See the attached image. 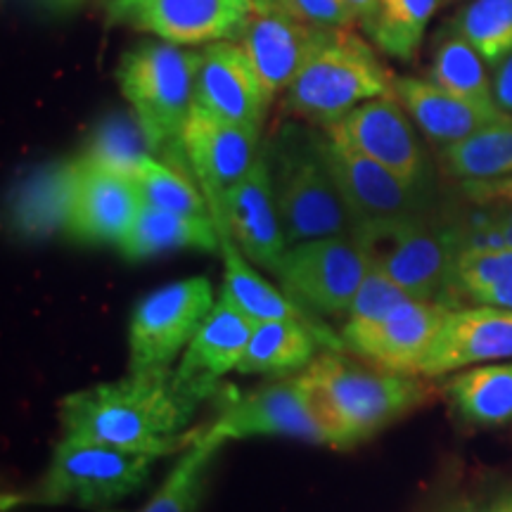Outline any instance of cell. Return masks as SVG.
Returning a JSON list of instances; mask_svg holds the SVG:
<instances>
[{"instance_id": "52a82bcc", "label": "cell", "mask_w": 512, "mask_h": 512, "mask_svg": "<svg viewBox=\"0 0 512 512\" xmlns=\"http://www.w3.org/2000/svg\"><path fill=\"white\" fill-rule=\"evenodd\" d=\"M157 456L124 451L95 441L64 439L55 446L46 475L24 501L36 505H76L112 510L143 489Z\"/></svg>"}, {"instance_id": "f35d334b", "label": "cell", "mask_w": 512, "mask_h": 512, "mask_svg": "<svg viewBox=\"0 0 512 512\" xmlns=\"http://www.w3.org/2000/svg\"><path fill=\"white\" fill-rule=\"evenodd\" d=\"M494 98L496 105L512 117V53L496 67Z\"/></svg>"}, {"instance_id": "5b68a950", "label": "cell", "mask_w": 512, "mask_h": 512, "mask_svg": "<svg viewBox=\"0 0 512 512\" xmlns=\"http://www.w3.org/2000/svg\"><path fill=\"white\" fill-rule=\"evenodd\" d=\"M287 242L347 235L354 228L325 157V136L285 126L266 152Z\"/></svg>"}, {"instance_id": "4fadbf2b", "label": "cell", "mask_w": 512, "mask_h": 512, "mask_svg": "<svg viewBox=\"0 0 512 512\" xmlns=\"http://www.w3.org/2000/svg\"><path fill=\"white\" fill-rule=\"evenodd\" d=\"M448 311L444 302L408 299L380 320H347L344 349L377 366L415 375Z\"/></svg>"}, {"instance_id": "3957f363", "label": "cell", "mask_w": 512, "mask_h": 512, "mask_svg": "<svg viewBox=\"0 0 512 512\" xmlns=\"http://www.w3.org/2000/svg\"><path fill=\"white\" fill-rule=\"evenodd\" d=\"M200 62L202 50L197 53L157 38L128 50L117 67L121 95L150 136L155 157L185 171L181 133L195 105Z\"/></svg>"}, {"instance_id": "2e32d148", "label": "cell", "mask_w": 512, "mask_h": 512, "mask_svg": "<svg viewBox=\"0 0 512 512\" xmlns=\"http://www.w3.org/2000/svg\"><path fill=\"white\" fill-rule=\"evenodd\" d=\"M512 361V309L475 304L451 309L415 375L444 377L479 363Z\"/></svg>"}, {"instance_id": "ba28073f", "label": "cell", "mask_w": 512, "mask_h": 512, "mask_svg": "<svg viewBox=\"0 0 512 512\" xmlns=\"http://www.w3.org/2000/svg\"><path fill=\"white\" fill-rule=\"evenodd\" d=\"M209 278L195 275L140 299L128 320V373L171 370L214 309Z\"/></svg>"}, {"instance_id": "e575fe53", "label": "cell", "mask_w": 512, "mask_h": 512, "mask_svg": "<svg viewBox=\"0 0 512 512\" xmlns=\"http://www.w3.org/2000/svg\"><path fill=\"white\" fill-rule=\"evenodd\" d=\"M219 446L209 444L202 437L192 444L171 475L164 479L162 489L140 512H195L200 501L204 470Z\"/></svg>"}, {"instance_id": "7402d4cb", "label": "cell", "mask_w": 512, "mask_h": 512, "mask_svg": "<svg viewBox=\"0 0 512 512\" xmlns=\"http://www.w3.org/2000/svg\"><path fill=\"white\" fill-rule=\"evenodd\" d=\"M76 185V157L29 171L12 190L8 226L15 238L38 242L64 233Z\"/></svg>"}, {"instance_id": "4316f807", "label": "cell", "mask_w": 512, "mask_h": 512, "mask_svg": "<svg viewBox=\"0 0 512 512\" xmlns=\"http://www.w3.org/2000/svg\"><path fill=\"white\" fill-rule=\"evenodd\" d=\"M446 389L456 413L470 425L503 427L512 420V361L458 370Z\"/></svg>"}, {"instance_id": "d590c367", "label": "cell", "mask_w": 512, "mask_h": 512, "mask_svg": "<svg viewBox=\"0 0 512 512\" xmlns=\"http://www.w3.org/2000/svg\"><path fill=\"white\" fill-rule=\"evenodd\" d=\"M408 299L413 297L403 287L396 285L389 275L377 271L375 266H370L347 311L349 320H380Z\"/></svg>"}, {"instance_id": "9c48e42d", "label": "cell", "mask_w": 512, "mask_h": 512, "mask_svg": "<svg viewBox=\"0 0 512 512\" xmlns=\"http://www.w3.org/2000/svg\"><path fill=\"white\" fill-rule=\"evenodd\" d=\"M256 10L254 0H105V15L114 27L183 48L240 41Z\"/></svg>"}, {"instance_id": "484cf974", "label": "cell", "mask_w": 512, "mask_h": 512, "mask_svg": "<svg viewBox=\"0 0 512 512\" xmlns=\"http://www.w3.org/2000/svg\"><path fill=\"white\" fill-rule=\"evenodd\" d=\"M221 238V259H223V287L221 299L235 306L242 316L252 323H264V320H302V323L316 325L306 316L302 306L287 297L283 290L268 283V280L249 264L247 256L240 252L230 235Z\"/></svg>"}, {"instance_id": "4dcf8cb0", "label": "cell", "mask_w": 512, "mask_h": 512, "mask_svg": "<svg viewBox=\"0 0 512 512\" xmlns=\"http://www.w3.org/2000/svg\"><path fill=\"white\" fill-rule=\"evenodd\" d=\"M446 0H377L366 34L377 50L399 62H411L422 46L425 29Z\"/></svg>"}, {"instance_id": "836d02e7", "label": "cell", "mask_w": 512, "mask_h": 512, "mask_svg": "<svg viewBox=\"0 0 512 512\" xmlns=\"http://www.w3.org/2000/svg\"><path fill=\"white\" fill-rule=\"evenodd\" d=\"M456 31L484 57L498 67L512 53V0H470L451 19Z\"/></svg>"}, {"instance_id": "6da1fadb", "label": "cell", "mask_w": 512, "mask_h": 512, "mask_svg": "<svg viewBox=\"0 0 512 512\" xmlns=\"http://www.w3.org/2000/svg\"><path fill=\"white\" fill-rule=\"evenodd\" d=\"M195 408L197 401L176 387L174 368L145 370L67 394L60 401V425L64 439L162 458L190 448L204 434L185 432Z\"/></svg>"}, {"instance_id": "e0dca14e", "label": "cell", "mask_w": 512, "mask_h": 512, "mask_svg": "<svg viewBox=\"0 0 512 512\" xmlns=\"http://www.w3.org/2000/svg\"><path fill=\"white\" fill-rule=\"evenodd\" d=\"M143 207L131 176L76 155V185L64 238L79 245H119Z\"/></svg>"}, {"instance_id": "5bb4252c", "label": "cell", "mask_w": 512, "mask_h": 512, "mask_svg": "<svg viewBox=\"0 0 512 512\" xmlns=\"http://www.w3.org/2000/svg\"><path fill=\"white\" fill-rule=\"evenodd\" d=\"M216 228H219V235L233 238L249 264L261 271L278 273L290 242L280 221L266 152H261L252 171L228 190Z\"/></svg>"}, {"instance_id": "b9f144b4", "label": "cell", "mask_w": 512, "mask_h": 512, "mask_svg": "<svg viewBox=\"0 0 512 512\" xmlns=\"http://www.w3.org/2000/svg\"><path fill=\"white\" fill-rule=\"evenodd\" d=\"M477 512H512V489H503L501 494H496Z\"/></svg>"}, {"instance_id": "7bdbcfd3", "label": "cell", "mask_w": 512, "mask_h": 512, "mask_svg": "<svg viewBox=\"0 0 512 512\" xmlns=\"http://www.w3.org/2000/svg\"><path fill=\"white\" fill-rule=\"evenodd\" d=\"M437 512H477V508H475V503L470 501V498L456 496V498H451V501H446L444 505H441Z\"/></svg>"}, {"instance_id": "44dd1931", "label": "cell", "mask_w": 512, "mask_h": 512, "mask_svg": "<svg viewBox=\"0 0 512 512\" xmlns=\"http://www.w3.org/2000/svg\"><path fill=\"white\" fill-rule=\"evenodd\" d=\"M323 34V27L306 24L280 8L254 12L240 36V46L252 60L271 100L290 88Z\"/></svg>"}, {"instance_id": "ee69618b", "label": "cell", "mask_w": 512, "mask_h": 512, "mask_svg": "<svg viewBox=\"0 0 512 512\" xmlns=\"http://www.w3.org/2000/svg\"><path fill=\"white\" fill-rule=\"evenodd\" d=\"M256 5H259V10H273L278 8V0H254Z\"/></svg>"}, {"instance_id": "ac0fdd59", "label": "cell", "mask_w": 512, "mask_h": 512, "mask_svg": "<svg viewBox=\"0 0 512 512\" xmlns=\"http://www.w3.org/2000/svg\"><path fill=\"white\" fill-rule=\"evenodd\" d=\"M325 157L354 223L413 216L422 209V188L403 181L387 166L370 159L325 131Z\"/></svg>"}, {"instance_id": "83f0119b", "label": "cell", "mask_w": 512, "mask_h": 512, "mask_svg": "<svg viewBox=\"0 0 512 512\" xmlns=\"http://www.w3.org/2000/svg\"><path fill=\"white\" fill-rule=\"evenodd\" d=\"M441 166L458 181L512 176V117L479 128L458 143L441 147Z\"/></svg>"}, {"instance_id": "f1b7e54d", "label": "cell", "mask_w": 512, "mask_h": 512, "mask_svg": "<svg viewBox=\"0 0 512 512\" xmlns=\"http://www.w3.org/2000/svg\"><path fill=\"white\" fill-rule=\"evenodd\" d=\"M430 81L472 105L501 110L494 98V81L484 69V57L451 27L444 36H439L434 48Z\"/></svg>"}, {"instance_id": "7a4b0ae2", "label": "cell", "mask_w": 512, "mask_h": 512, "mask_svg": "<svg viewBox=\"0 0 512 512\" xmlns=\"http://www.w3.org/2000/svg\"><path fill=\"white\" fill-rule=\"evenodd\" d=\"M425 380L339 351L313 358L299 373L309 411L332 448L363 444L420 408L430 399Z\"/></svg>"}, {"instance_id": "603a6c76", "label": "cell", "mask_w": 512, "mask_h": 512, "mask_svg": "<svg viewBox=\"0 0 512 512\" xmlns=\"http://www.w3.org/2000/svg\"><path fill=\"white\" fill-rule=\"evenodd\" d=\"M394 95L408 112V117L415 121V126L441 147L458 143L479 128L510 117L503 110H486V107L472 105V102L444 91L434 81L415 79V76L394 79Z\"/></svg>"}, {"instance_id": "7c38bea8", "label": "cell", "mask_w": 512, "mask_h": 512, "mask_svg": "<svg viewBox=\"0 0 512 512\" xmlns=\"http://www.w3.org/2000/svg\"><path fill=\"white\" fill-rule=\"evenodd\" d=\"M249 437H297L309 444H325V434L309 411L299 375L238 394L202 434L204 441L216 446Z\"/></svg>"}, {"instance_id": "60d3db41", "label": "cell", "mask_w": 512, "mask_h": 512, "mask_svg": "<svg viewBox=\"0 0 512 512\" xmlns=\"http://www.w3.org/2000/svg\"><path fill=\"white\" fill-rule=\"evenodd\" d=\"M349 10L354 12L356 22L361 24V27H366V24L370 22V17L375 15L377 10V0H347Z\"/></svg>"}, {"instance_id": "ffe728a7", "label": "cell", "mask_w": 512, "mask_h": 512, "mask_svg": "<svg viewBox=\"0 0 512 512\" xmlns=\"http://www.w3.org/2000/svg\"><path fill=\"white\" fill-rule=\"evenodd\" d=\"M195 102L216 117L261 131L271 95L266 93L264 83L240 43L216 41L202 50Z\"/></svg>"}, {"instance_id": "277c9868", "label": "cell", "mask_w": 512, "mask_h": 512, "mask_svg": "<svg viewBox=\"0 0 512 512\" xmlns=\"http://www.w3.org/2000/svg\"><path fill=\"white\" fill-rule=\"evenodd\" d=\"M387 93L394 79L370 43L351 29H325L285 91V110L328 128Z\"/></svg>"}, {"instance_id": "d6986e66", "label": "cell", "mask_w": 512, "mask_h": 512, "mask_svg": "<svg viewBox=\"0 0 512 512\" xmlns=\"http://www.w3.org/2000/svg\"><path fill=\"white\" fill-rule=\"evenodd\" d=\"M254 323L219 297L174 368V382L192 401L216 394L219 382L240 368Z\"/></svg>"}, {"instance_id": "8992f818", "label": "cell", "mask_w": 512, "mask_h": 512, "mask_svg": "<svg viewBox=\"0 0 512 512\" xmlns=\"http://www.w3.org/2000/svg\"><path fill=\"white\" fill-rule=\"evenodd\" d=\"M351 238L370 266L422 302L448 290L460 254L456 226H434L422 214L354 223Z\"/></svg>"}, {"instance_id": "30bf717a", "label": "cell", "mask_w": 512, "mask_h": 512, "mask_svg": "<svg viewBox=\"0 0 512 512\" xmlns=\"http://www.w3.org/2000/svg\"><path fill=\"white\" fill-rule=\"evenodd\" d=\"M370 271V261L354 238L330 235L294 242L278 266L283 290L313 313H344Z\"/></svg>"}, {"instance_id": "d6a6232c", "label": "cell", "mask_w": 512, "mask_h": 512, "mask_svg": "<svg viewBox=\"0 0 512 512\" xmlns=\"http://www.w3.org/2000/svg\"><path fill=\"white\" fill-rule=\"evenodd\" d=\"M133 183L138 188L140 202L147 207L188 216H211L202 188L181 166L164 162L159 157H147L133 174Z\"/></svg>"}, {"instance_id": "8d00e7d4", "label": "cell", "mask_w": 512, "mask_h": 512, "mask_svg": "<svg viewBox=\"0 0 512 512\" xmlns=\"http://www.w3.org/2000/svg\"><path fill=\"white\" fill-rule=\"evenodd\" d=\"M278 8L323 29H351L356 22L347 0H278Z\"/></svg>"}, {"instance_id": "f546056e", "label": "cell", "mask_w": 512, "mask_h": 512, "mask_svg": "<svg viewBox=\"0 0 512 512\" xmlns=\"http://www.w3.org/2000/svg\"><path fill=\"white\" fill-rule=\"evenodd\" d=\"M79 157L102 169L133 178L147 157H155V150L136 112L128 110L112 112L100 119L88 133Z\"/></svg>"}, {"instance_id": "ab89813d", "label": "cell", "mask_w": 512, "mask_h": 512, "mask_svg": "<svg viewBox=\"0 0 512 512\" xmlns=\"http://www.w3.org/2000/svg\"><path fill=\"white\" fill-rule=\"evenodd\" d=\"M34 3L48 15H72L86 0H34Z\"/></svg>"}, {"instance_id": "d4e9b609", "label": "cell", "mask_w": 512, "mask_h": 512, "mask_svg": "<svg viewBox=\"0 0 512 512\" xmlns=\"http://www.w3.org/2000/svg\"><path fill=\"white\" fill-rule=\"evenodd\" d=\"M119 254L128 261H145L174 249L221 252L219 228L214 216H188L143 204L124 240Z\"/></svg>"}, {"instance_id": "9a60e30c", "label": "cell", "mask_w": 512, "mask_h": 512, "mask_svg": "<svg viewBox=\"0 0 512 512\" xmlns=\"http://www.w3.org/2000/svg\"><path fill=\"white\" fill-rule=\"evenodd\" d=\"M325 131L387 166L403 181L418 185V188L425 185V152L415 136L408 112L403 110L394 93L363 102Z\"/></svg>"}, {"instance_id": "cb8c5ba5", "label": "cell", "mask_w": 512, "mask_h": 512, "mask_svg": "<svg viewBox=\"0 0 512 512\" xmlns=\"http://www.w3.org/2000/svg\"><path fill=\"white\" fill-rule=\"evenodd\" d=\"M344 351V342L325 328L302 320H264L256 323L242 356L238 373L245 375H292L313 361L318 344Z\"/></svg>"}, {"instance_id": "f6af8a7d", "label": "cell", "mask_w": 512, "mask_h": 512, "mask_svg": "<svg viewBox=\"0 0 512 512\" xmlns=\"http://www.w3.org/2000/svg\"><path fill=\"white\" fill-rule=\"evenodd\" d=\"M446 3H456V0H446Z\"/></svg>"}, {"instance_id": "8fae6325", "label": "cell", "mask_w": 512, "mask_h": 512, "mask_svg": "<svg viewBox=\"0 0 512 512\" xmlns=\"http://www.w3.org/2000/svg\"><path fill=\"white\" fill-rule=\"evenodd\" d=\"M188 171L207 197L214 221L221 219L228 190L245 178L259 159V128L216 117L195 102L181 133Z\"/></svg>"}, {"instance_id": "1f68e13d", "label": "cell", "mask_w": 512, "mask_h": 512, "mask_svg": "<svg viewBox=\"0 0 512 512\" xmlns=\"http://www.w3.org/2000/svg\"><path fill=\"white\" fill-rule=\"evenodd\" d=\"M448 290L472 304L512 309V247L460 252Z\"/></svg>"}, {"instance_id": "74e56055", "label": "cell", "mask_w": 512, "mask_h": 512, "mask_svg": "<svg viewBox=\"0 0 512 512\" xmlns=\"http://www.w3.org/2000/svg\"><path fill=\"white\" fill-rule=\"evenodd\" d=\"M460 190L475 204H512V176L491 178V181H463Z\"/></svg>"}]
</instances>
